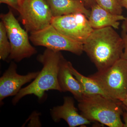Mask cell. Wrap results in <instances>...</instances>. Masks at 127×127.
Segmentation results:
<instances>
[{
    "label": "cell",
    "instance_id": "obj_1",
    "mask_svg": "<svg viewBox=\"0 0 127 127\" xmlns=\"http://www.w3.org/2000/svg\"><path fill=\"white\" fill-rule=\"evenodd\" d=\"M83 51L98 71L105 70L122 58L124 49L122 37L112 27L94 29L83 44Z\"/></svg>",
    "mask_w": 127,
    "mask_h": 127
},
{
    "label": "cell",
    "instance_id": "obj_2",
    "mask_svg": "<svg viewBox=\"0 0 127 127\" xmlns=\"http://www.w3.org/2000/svg\"><path fill=\"white\" fill-rule=\"evenodd\" d=\"M63 56L60 52L46 49L37 56V61L43 65L37 76L27 86L22 88L12 99V103H17L25 96L34 95L41 100L45 93L49 90L62 92L58 81L60 63Z\"/></svg>",
    "mask_w": 127,
    "mask_h": 127
},
{
    "label": "cell",
    "instance_id": "obj_3",
    "mask_svg": "<svg viewBox=\"0 0 127 127\" xmlns=\"http://www.w3.org/2000/svg\"><path fill=\"white\" fill-rule=\"evenodd\" d=\"M81 114L91 122L109 127H123L122 102L102 95L84 96L78 102Z\"/></svg>",
    "mask_w": 127,
    "mask_h": 127
},
{
    "label": "cell",
    "instance_id": "obj_4",
    "mask_svg": "<svg viewBox=\"0 0 127 127\" xmlns=\"http://www.w3.org/2000/svg\"><path fill=\"white\" fill-rule=\"evenodd\" d=\"M109 97L122 102L127 96V62L120 58L108 68L89 76Z\"/></svg>",
    "mask_w": 127,
    "mask_h": 127
},
{
    "label": "cell",
    "instance_id": "obj_5",
    "mask_svg": "<svg viewBox=\"0 0 127 127\" xmlns=\"http://www.w3.org/2000/svg\"><path fill=\"white\" fill-rule=\"evenodd\" d=\"M0 18L10 44L9 59L18 62L36 54L37 51L30 43L28 32L21 27L11 10H9L7 14H1Z\"/></svg>",
    "mask_w": 127,
    "mask_h": 127
},
{
    "label": "cell",
    "instance_id": "obj_6",
    "mask_svg": "<svg viewBox=\"0 0 127 127\" xmlns=\"http://www.w3.org/2000/svg\"><path fill=\"white\" fill-rule=\"evenodd\" d=\"M30 39L34 45L45 47L54 51H66L78 56L84 52L83 43L62 34L51 24L42 30L30 33Z\"/></svg>",
    "mask_w": 127,
    "mask_h": 127
},
{
    "label": "cell",
    "instance_id": "obj_7",
    "mask_svg": "<svg viewBox=\"0 0 127 127\" xmlns=\"http://www.w3.org/2000/svg\"><path fill=\"white\" fill-rule=\"evenodd\" d=\"M18 12L28 32H33L51 25L53 16L46 0H23Z\"/></svg>",
    "mask_w": 127,
    "mask_h": 127
},
{
    "label": "cell",
    "instance_id": "obj_8",
    "mask_svg": "<svg viewBox=\"0 0 127 127\" xmlns=\"http://www.w3.org/2000/svg\"><path fill=\"white\" fill-rule=\"evenodd\" d=\"M51 24L62 34L83 44L94 30L88 18L82 13L53 17Z\"/></svg>",
    "mask_w": 127,
    "mask_h": 127
},
{
    "label": "cell",
    "instance_id": "obj_9",
    "mask_svg": "<svg viewBox=\"0 0 127 127\" xmlns=\"http://www.w3.org/2000/svg\"><path fill=\"white\" fill-rule=\"evenodd\" d=\"M17 65L12 62L7 70L0 78V103L6 98L16 96L23 85L32 82L37 76L40 71L19 75L17 72Z\"/></svg>",
    "mask_w": 127,
    "mask_h": 127
},
{
    "label": "cell",
    "instance_id": "obj_10",
    "mask_svg": "<svg viewBox=\"0 0 127 127\" xmlns=\"http://www.w3.org/2000/svg\"><path fill=\"white\" fill-rule=\"evenodd\" d=\"M63 99L62 105L53 107L50 111L52 118L55 122H59L61 119H63L70 127L83 126L91 123V121L78 113L75 106L73 98L65 96Z\"/></svg>",
    "mask_w": 127,
    "mask_h": 127
},
{
    "label": "cell",
    "instance_id": "obj_11",
    "mask_svg": "<svg viewBox=\"0 0 127 127\" xmlns=\"http://www.w3.org/2000/svg\"><path fill=\"white\" fill-rule=\"evenodd\" d=\"M58 83L62 92H69L78 101L84 96L82 88L78 81L70 70L69 61L63 57L60 63L58 73Z\"/></svg>",
    "mask_w": 127,
    "mask_h": 127
},
{
    "label": "cell",
    "instance_id": "obj_12",
    "mask_svg": "<svg viewBox=\"0 0 127 127\" xmlns=\"http://www.w3.org/2000/svg\"><path fill=\"white\" fill-rule=\"evenodd\" d=\"M126 18L122 15L111 13L96 4L91 7L88 19L93 29L112 27L116 30L119 28V21H124Z\"/></svg>",
    "mask_w": 127,
    "mask_h": 127
},
{
    "label": "cell",
    "instance_id": "obj_13",
    "mask_svg": "<svg viewBox=\"0 0 127 127\" xmlns=\"http://www.w3.org/2000/svg\"><path fill=\"white\" fill-rule=\"evenodd\" d=\"M50 6L53 17L73 13H82L88 18L91 10L86 8L81 0H46Z\"/></svg>",
    "mask_w": 127,
    "mask_h": 127
},
{
    "label": "cell",
    "instance_id": "obj_14",
    "mask_svg": "<svg viewBox=\"0 0 127 127\" xmlns=\"http://www.w3.org/2000/svg\"><path fill=\"white\" fill-rule=\"evenodd\" d=\"M69 66L73 75L80 83L84 96L100 95L111 98L102 90L96 82L89 76L87 77L78 72L70 62H69Z\"/></svg>",
    "mask_w": 127,
    "mask_h": 127
},
{
    "label": "cell",
    "instance_id": "obj_15",
    "mask_svg": "<svg viewBox=\"0 0 127 127\" xmlns=\"http://www.w3.org/2000/svg\"><path fill=\"white\" fill-rule=\"evenodd\" d=\"M10 44L7 37L6 29L2 21L0 22V59L5 61L10 54Z\"/></svg>",
    "mask_w": 127,
    "mask_h": 127
},
{
    "label": "cell",
    "instance_id": "obj_16",
    "mask_svg": "<svg viewBox=\"0 0 127 127\" xmlns=\"http://www.w3.org/2000/svg\"><path fill=\"white\" fill-rule=\"evenodd\" d=\"M96 3L108 11L117 15H122V8L118 0H95Z\"/></svg>",
    "mask_w": 127,
    "mask_h": 127
},
{
    "label": "cell",
    "instance_id": "obj_17",
    "mask_svg": "<svg viewBox=\"0 0 127 127\" xmlns=\"http://www.w3.org/2000/svg\"><path fill=\"white\" fill-rule=\"evenodd\" d=\"M23 0H0V3L6 4L18 12Z\"/></svg>",
    "mask_w": 127,
    "mask_h": 127
},
{
    "label": "cell",
    "instance_id": "obj_18",
    "mask_svg": "<svg viewBox=\"0 0 127 127\" xmlns=\"http://www.w3.org/2000/svg\"><path fill=\"white\" fill-rule=\"evenodd\" d=\"M124 43V49L121 58L125 59L127 62V32H125L122 37Z\"/></svg>",
    "mask_w": 127,
    "mask_h": 127
},
{
    "label": "cell",
    "instance_id": "obj_19",
    "mask_svg": "<svg viewBox=\"0 0 127 127\" xmlns=\"http://www.w3.org/2000/svg\"><path fill=\"white\" fill-rule=\"evenodd\" d=\"M84 2L86 7H88L91 8L93 6L96 4L95 0H81Z\"/></svg>",
    "mask_w": 127,
    "mask_h": 127
},
{
    "label": "cell",
    "instance_id": "obj_20",
    "mask_svg": "<svg viewBox=\"0 0 127 127\" xmlns=\"http://www.w3.org/2000/svg\"><path fill=\"white\" fill-rule=\"evenodd\" d=\"M123 127H127V111L124 112L123 114Z\"/></svg>",
    "mask_w": 127,
    "mask_h": 127
},
{
    "label": "cell",
    "instance_id": "obj_21",
    "mask_svg": "<svg viewBox=\"0 0 127 127\" xmlns=\"http://www.w3.org/2000/svg\"><path fill=\"white\" fill-rule=\"evenodd\" d=\"M118 1L122 7L127 9V0H118Z\"/></svg>",
    "mask_w": 127,
    "mask_h": 127
},
{
    "label": "cell",
    "instance_id": "obj_22",
    "mask_svg": "<svg viewBox=\"0 0 127 127\" xmlns=\"http://www.w3.org/2000/svg\"><path fill=\"white\" fill-rule=\"evenodd\" d=\"M122 27L124 32H127V18H126L124 20V22L123 23Z\"/></svg>",
    "mask_w": 127,
    "mask_h": 127
},
{
    "label": "cell",
    "instance_id": "obj_23",
    "mask_svg": "<svg viewBox=\"0 0 127 127\" xmlns=\"http://www.w3.org/2000/svg\"><path fill=\"white\" fill-rule=\"evenodd\" d=\"M123 106L126 109V111H127V96L123 101L122 102Z\"/></svg>",
    "mask_w": 127,
    "mask_h": 127
}]
</instances>
